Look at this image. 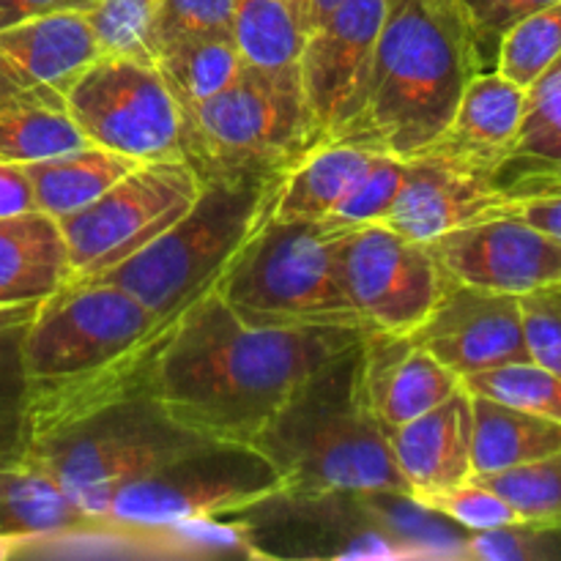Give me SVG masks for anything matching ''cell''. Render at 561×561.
<instances>
[{"label": "cell", "mask_w": 561, "mask_h": 561, "mask_svg": "<svg viewBox=\"0 0 561 561\" xmlns=\"http://www.w3.org/2000/svg\"><path fill=\"white\" fill-rule=\"evenodd\" d=\"M88 518L69 493L33 463L0 466V546L14 551L22 542L80 529Z\"/></svg>", "instance_id": "cb8c5ba5"}, {"label": "cell", "mask_w": 561, "mask_h": 561, "mask_svg": "<svg viewBox=\"0 0 561 561\" xmlns=\"http://www.w3.org/2000/svg\"><path fill=\"white\" fill-rule=\"evenodd\" d=\"M359 345L312 373L252 442L283 477L285 499H409L387 433L362 394Z\"/></svg>", "instance_id": "277c9868"}, {"label": "cell", "mask_w": 561, "mask_h": 561, "mask_svg": "<svg viewBox=\"0 0 561 561\" xmlns=\"http://www.w3.org/2000/svg\"><path fill=\"white\" fill-rule=\"evenodd\" d=\"M340 3L343 0H305V16H301V31H305V36L316 31V27H321Z\"/></svg>", "instance_id": "7bdbcfd3"}, {"label": "cell", "mask_w": 561, "mask_h": 561, "mask_svg": "<svg viewBox=\"0 0 561 561\" xmlns=\"http://www.w3.org/2000/svg\"><path fill=\"white\" fill-rule=\"evenodd\" d=\"M162 0H96L85 11L99 55L151 60L157 55V25Z\"/></svg>", "instance_id": "836d02e7"}, {"label": "cell", "mask_w": 561, "mask_h": 561, "mask_svg": "<svg viewBox=\"0 0 561 561\" xmlns=\"http://www.w3.org/2000/svg\"><path fill=\"white\" fill-rule=\"evenodd\" d=\"M337 261L345 294L367 332H416L453 279L431 247L387 222L340 228Z\"/></svg>", "instance_id": "7c38bea8"}, {"label": "cell", "mask_w": 561, "mask_h": 561, "mask_svg": "<svg viewBox=\"0 0 561 561\" xmlns=\"http://www.w3.org/2000/svg\"><path fill=\"white\" fill-rule=\"evenodd\" d=\"M279 175L206 181L184 217L91 283L126 290L159 318H179L217 288L236 252L272 217Z\"/></svg>", "instance_id": "5b68a950"}, {"label": "cell", "mask_w": 561, "mask_h": 561, "mask_svg": "<svg viewBox=\"0 0 561 561\" xmlns=\"http://www.w3.org/2000/svg\"><path fill=\"white\" fill-rule=\"evenodd\" d=\"M553 192H561V184L557 186V190H553ZM553 192H548V195H553Z\"/></svg>", "instance_id": "bcb514c9"}, {"label": "cell", "mask_w": 561, "mask_h": 561, "mask_svg": "<svg viewBox=\"0 0 561 561\" xmlns=\"http://www.w3.org/2000/svg\"><path fill=\"white\" fill-rule=\"evenodd\" d=\"M201 444L203 438L175 425L148 394H140L33 444L25 463L47 471L88 520H99L113 488L151 474Z\"/></svg>", "instance_id": "ba28073f"}, {"label": "cell", "mask_w": 561, "mask_h": 561, "mask_svg": "<svg viewBox=\"0 0 561 561\" xmlns=\"http://www.w3.org/2000/svg\"><path fill=\"white\" fill-rule=\"evenodd\" d=\"M466 392L561 422V378L537 362H507L460 378Z\"/></svg>", "instance_id": "1f68e13d"}, {"label": "cell", "mask_w": 561, "mask_h": 561, "mask_svg": "<svg viewBox=\"0 0 561 561\" xmlns=\"http://www.w3.org/2000/svg\"><path fill=\"white\" fill-rule=\"evenodd\" d=\"M274 499H285V482L255 447L203 442L151 474L113 488L99 520L142 529L192 526Z\"/></svg>", "instance_id": "9c48e42d"}, {"label": "cell", "mask_w": 561, "mask_h": 561, "mask_svg": "<svg viewBox=\"0 0 561 561\" xmlns=\"http://www.w3.org/2000/svg\"><path fill=\"white\" fill-rule=\"evenodd\" d=\"M471 394V392H469ZM561 449V422L471 394V471L496 474Z\"/></svg>", "instance_id": "d4e9b609"}, {"label": "cell", "mask_w": 561, "mask_h": 561, "mask_svg": "<svg viewBox=\"0 0 561 561\" xmlns=\"http://www.w3.org/2000/svg\"><path fill=\"white\" fill-rule=\"evenodd\" d=\"M201 186L184 159L140 162L91 206L58 217L69 263L66 285L91 283L151 244L184 217Z\"/></svg>", "instance_id": "30bf717a"}, {"label": "cell", "mask_w": 561, "mask_h": 561, "mask_svg": "<svg viewBox=\"0 0 561 561\" xmlns=\"http://www.w3.org/2000/svg\"><path fill=\"white\" fill-rule=\"evenodd\" d=\"M394 466L409 499L469 482L471 471V394L463 387L416 420L387 433Z\"/></svg>", "instance_id": "d6986e66"}, {"label": "cell", "mask_w": 561, "mask_h": 561, "mask_svg": "<svg viewBox=\"0 0 561 561\" xmlns=\"http://www.w3.org/2000/svg\"><path fill=\"white\" fill-rule=\"evenodd\" d=\"M561 184V55L526 91V110L513 148L493 173L504 203L548 195Z\"/></svg>", "instance_id": "44dd1931"}, {"label": "cell", "mask_w": 561, "mask_h": 561, "mask_svg": "<svg viewBox=\"0 0 561 561\" xmlns=\"http://www.w3.org/2000/svg\"><path fill=\"white\" fill-rule=\"evenodd\" d=\"M403 175L405 159L389 157V153H376L370 168L365 170V175L351 186L348 195L321 222L332 225V228H354V225L381 222L389 214V208H392V203L398 201Z\"/></svg>", "instance_id": "e575fe53"}, {"label": "cell", "mask_w": 561, "mask_h": 561, "mask_svg": "<svg viewBox=\"0 0 561 561\" xmlns=\"http://www.w3.org/2000/svg\"><path fill=\"white\" fill-rule=\"evenodd\" d=\"M561 55V0L510 27L499 42L493 71L529 91Z\"/></svg>", "instance_id": "d6a6232c"}, {"label": "cell", "mask_w": 561, "mask_h": 561, "mask_svg": "<svg viewBox=\"0 0 561 561\" xmlns=\"http://www.w3.org/2000/svg\"><path fill=\"white\" fill-rule=\"evenodd\" d=\"M88 146L66 107L0 99V162L31 164Z\"/></svg>", "instance_id": "f546056e"}, {"label": "cell", "mask_w": 561, "mask_h": 561, "mask_svg": "<svg viewBox=\"0 0 561 561\" xmlns=\"http://www.w3.org/2000/svg\"><path fill=\"white\" fill-rule=\"evenodd\" d=\"M69 279L58 219L25 211L0 219V307L42 301Z\"/></svg>", "instance_id": "7402d4cb"}, {"label": "cell", "mask_w": 561, "mask_h": 561, "mask_svg": "<svg viewBox=\"0 0 561 561\" xmlns=\"http://www.w3.org/2000/svg\"><path fill=\"white\" fill-rule=\"evenodd\" d=\"M153 66L184 110L228 88L247 64L233 36H184L159 44Z\"/></svg>", "instance_id": "4316f807"}, {"label": "cell", "mask_w": 561, "mask_h": 561, "mask_svg": "<svg viewBox=\"0 0 561 561\" xmlns=\"http://www.w3.org/2000/svg\"><path fill=\"white\" fill-rule=\"evenodd\" d=\"M427 247L455 283L496 294L524 296L561 279L559 241L510 214H488Z\"/></svg>", "instance_id": "4fadbf2b"}, {"label": "cell", "mask_w": 561, "mask_h": 561, "mask_svg": "<svg viewBox=\"0 0 561 561\" xmlns=\"http://www.w3.org/2000/svg\"><path fill=\"white\" fill-rule=\"evenodd\" d=\"M135 164L140 162L96 146H80L58 157L22 164V170L31 181L38 211L58 219L91 206Z\"/></svg>", "instance_id": "484cf974"}, {"label": "cell", "mask_w": 561, "mask_h": 561, "mask_svg": "<svg viewBox=\"0 0 561 561\" xmlns=\"http://www.w3.org/2000/svg\"><path fill=\"white\" fill-rule=\"evenodd\" d=\"M9 553H11L9 548H5V546H0V557H9Z\"/></svg>", "instance_id": "f6af8a7d"}, {"label": "cell", "mask_w": 561, "mask_h": 561, "mask_svg": "<svg viewBox=\"0 0 561 561\" xmlns=\"http://www.w3.org/2000/svg\"><path fill=\"white\" fill-rule=\"evenodd\" d=\"M96 0H0V31L58 11H88Z\"/></svg>", "instance_id": "b9f144b4"}, {"label": "cell", "mask_w": 561, "mask_h": 561, "mask_svg": "<svg viewBox=\"0 0 561 561\" xmlns=\"http://www.w3.org/2000/svg\"><path fill=\"white\" fill-rule=\"evenodd\" d=\"M184 36H233V0H162L157 47Z\"/></svg>", "instance_id": "f35d334b"}, {"label": "cell", "mask_w": 561, "mask_h": 561, "mask_svg": "<svg viewBox=\"0 0 561 561\" xmlns=\"http://www.w3.org/2000/svg\"><path fill=\"white\" fill-rule=\"evenodd\" d=\"M409 502L422 507L425 513L444 515V518L455 520V524L466 526L471 531H491L520 524L515 510L499 493H493L491 488L477 480L460 482V485L447 488V491L425 493V496L409 499Z\"/></svg>", "instance_id": "d590c367"}, {"label": "cell", "mask_w": 561, "mask_h": 561, "mask_svg": "<svg viewBox=\"0 0 561 561\" xmlns=\"http://www.w3.org/2000/svg\"><path fill=\"white\" fill-rule=\"evenodd\" d=\"M337 236L327 222L268 217L228 263L217 294L250 327L365 329L340 277Z\"/></svg>", "instance_id": "8992f818"}, {"label": "cell", "mask_w": 561, "mask_h": 561, "mask_svg": "<svg viewBox=\"0 0 561 561\" xmlns=\"http://www.w3.org/2000/svg\"><path fill=\"white\" fill-rule=\"evenodd\" d=\"M471 480L499 493L515 510L520 524L561 531V449L546 458Z\"/></svg>", "instance_id": "4dcf8cb0"}, {"label": "cell", "mask_w": 561, "mask_h": 561, "mask_svg": "<svg viewBox=\"0 0 561 561\" xmlns=\"http://www.w3.org/2000/svg\"><path fill=\"white\" fill-rule=\"evenodd\" d=\"M480 75L455 0H387L370 66L327 140L414 159L442 137Z\"/></svg>", "instance_id": "3957f363"}, {"label": "cell", "mask_w": 561, "mask_h": 561, "mask_svg": "<svg viewBox=\"0 0 561 561\" xmlns=\"http://www.w3.org/2000/svg\"><path fill=\"white\" fill-rule=\"evenodd\" d=\"M499 214H510V217H515V219H520V222L531 225V228L542 230V233L551 236L553 241H559L561 244V192H553V195H535V197H520V201H510L499 208Z\"/></svg>", "instance_id": "ab89813d"}, {"label": "cell", "mask_w": 561, "mask_h": 561, "mask_svg": "<svg viewBox=\"0 0 561 561\" xmlns=\"http://www.w3.org/2000/svg\"><path fill=\"white\" fill-rule=\"evenodd\" d=\"M38 301L0 307V466H16L27 453L25 334Z\"/></svg>", "instance_id": "f1b7e54d"}, {"label": "cell", "mask_w": 561, "mask_h": 561, "mask_svg": "<svg viewBox=\"0 0 561 561\" xmlns=\"http://www.w3.org/2000/svg\"><path fill=\"white\" fill-rule=\"evenodd\" d=\"M25 211H38L25 170L22 164L0 162V219Z\"/></svg>", "instance_id": "60d3db41"}, {"label": "cell", "mask_w": 561, "mask_h": 561, "mask_svg": "<svg viewBox=\"0 0 561 561\" xmlns=\"http://www.w3.org/2000/svg\"><path fill=\"white\" fill-rule=\"evenodd\" d=\"M376 151L340 140H321L283 170L272 217L285 222H321L365 175Z\"/></svg>", "instance_id": "603a6c76"}, {"label": "cell", "mask_w": 561, "mask_h": 561, "mask_svg": "<svg viewBox=\"0 0 561 561\" xmlns=\"http://www.w3.org/2000/svg\"><path fill=\"white\" fill-rule=\"evenodd\" d=\"M99 58L85 11H58L0 31V99L66 107V91Z\"/></svg>", "instance_id": "2e32d148"}, {"label": "cell", "mask_w": 561, "mask_h": 561, "mask_svg": "<svg viewBox=\"0 0 561 561\" xmlns=\"http://www.w3.org/2000/svg\"><path fill=\"white\" fill-rule=\"evenodd\" d=\"M520 321L531 362L561 378V279L520 296Z\"/></svg>", "instance_id": "74e56055"}, {"label": "cell", "mask_w": 561, "mask_h": 561, "mask_svg": "<svg viewBox=\"0 0 561 561\" xmlns=\"http://www.w3.org/2000/svg\"><path fill=\"white\" fill-rule=\"evenodd\" d=\"M365 329L250 327L217 288L186 307L153 362L148 398L203 442L250 444Z\"/></svg>", "instance_id": "6da1fadb"}, {"label": "cell", "mask_w": 561, "mask_h": 561, "mask_svg": "<svg viewBox=\"0 0 561 561\" xmlns=\"http://www.w3.org/2000/svg\"><path fill=\"white\" fill-rule=\"evenodd\" d=\"M359 383L367 409L383 433L416 420L463 387L411 334L387 332H365L362 337Z\"/></svg>", "instance_id": "e0dca14e"}, {"label": "cell", "mask_w": 561, "mask_h": 561, "mask_svg": "<svg viewBox=\"0 0 561 561\" xmlns=\"http://www.w3.org/2000/svg\"><path fill=\"white\" fill-rule=\"evenodd\" d=\"M233 36L250 69L301 85L305 33L285 0H233Z\"/></svg>", "instance_id": "83f0119b"}, {"label": "cell", "mask_w": 561, "mask_h": 561, "mask_svg": "<svg viewBox=\"0 0 561 561\" xmlns=\"http://www.w3.org/2000/svg\"><path fill=\"white\" fill-rule=\"evenodd\" d=\"M526 110V91L499 71H480L463 88L453 121L422 153L458 162L493 181L513 148Z\"/></svg>", "instance_id": "ffe728a7"}, {"label": "cell", "mask_w": 561, "mask_h": 561, "mask_svg": "<svg viewBox=\"0 0 561 561\" xmlns=\"http://www.w3.org/2000/svg\"><path fill=\"white\" fill-rule=\"evenodd\" d=\"M285 5H288L290 14L296 16V22H299V27H301V16H305V0H285Z\"/></svg>", "instance_id": "ee69618b"}, {"label": "cell", "mask_w": 561, "mask_h": 561, "mask_svg": "<svg viewBox=\"0 0 561 561\" xmlns=\"http://www.w3.org/2000/svg\"><path fill=\"white\" fill-rule=\"evenodd\" d=\"M502 206V192L485 173L436 153H420L405 159L403 186L381 222L392 225L409 239L431 244L438 236L477 222Z\"/></svg>", "instance_id": "ac0fdd59"}, {"label": "cell", "mask_w": 561, "mask_h": 561, "mask_svg": "<svg viewBox=\"0 0 561 561\" xmlns=\"http://www.w3.org/2000/svg\"><path fill=\"white\" fill-rule=\"evenodd\" d=\"M411 337L458 378L531 359L520 321V296L455 279H449L442 299Z\"/></svg>", "instance_id": "5bb4252c"}, {"label": "cell", "mask_w": 561, "mask_h": 561, "mask_svg": "<svg viewBox=\"0 0 561 561\" xmlns=\"http://www.w3.org/2000/svg\"><path fill=\"white\" fill-rule=\"evenodd\" d=\"M474 47L480 71H493L499 42L510 27L557 0H455Z\"/></svg>", "instance_id": "8d00e7d4"}, {"label": "cell", "mask_w": 561, "mask_h": 561, "mask_svg": "<svg viewBox=\"0 0 561 561\" xmlns=\"http://www.w3.org/2000/svg\"><path fill=\"white\" fill-rule=\"evenodd\" d=\"M88 146L135 162L181 159V110L151 60L99 55L66 91Z\"/></svg>", "instance_id": "8fae6325"}, {"label": "cell", "mask_w": 561, "mask_h": 561, "mask_svg": "<svg viewBox=\"0 0 561 561\" xmlns=\"http://www.w3.org/2000/svg\"><path fill=\"white\" fill-rule=\"evenodd\" d=\"M316 146L301 85L244 66L214 96L181 110V159L201 184L283 173Z\"/></svg>", "instance_id": "52a82bcc"}, {"label": "cell", "mask_w": 561, "mask_h": 561, "mask_svg": "<svg viewBox=\"0 0 561 561\" xmlns=\"http://www.w3.org/2000/svg\"><path fill=\"white\" fill-rule=\"evenodd\" d=\"M387 0H343L301 47V93L316 142L327 140L343 121L370 66L381 33Z\"/></svg>", "instance_id": "9a60e30c"}, {"label": "cell", "mask_w": 561, "mask_h": 561, "mask_svg": "<svg viewBox=\"0 0 561 561\" xmlns=\"http://www.w3.org/2000/svg\"><path fill=\"white\" fill-rule=\"evenodd\" d=\"M175 318L107 283L64 285L38 301L25 334L27 447L96 411L148 394Z\"/></svg>", "instance_id": "7a4b0ae2"}]
</instances>
